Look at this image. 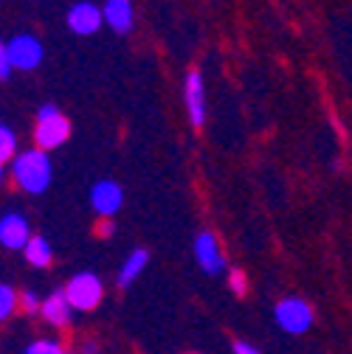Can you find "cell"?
<instances>
[{"instance_id": "5b68a950", "label": "cell", "mask_w": 352, "mask_h": 354, "mask_svg": "<svg viewBox=\"0 0 352 354\" xmlns=\"http://www.w3.org/2000/svg\"><path fill=\"white\" fill-rule=\"evenodd\" d=\"M6 51H9V59H12L15 71H34V68H39L42 57H46V48H42V42L34 34L12 37L6 42Z\"/></svg>"}, {"instance_id": "6da1fadb", "label": "cell", "mask_w": 352, "mask_h": 354, "mask_svg": "<svg viewBox=\"0 0 352 354\" xmlns=\"http://www.w3.org/2000/svg\"><path fill=\"white\" fill-rule=\"evenodd\" d=\"M9 174H12V180H15V186H17L20 192L37 197V194H42V192L51 186L54 166H51L49 152L31 147V149H23V152L15 155Z\"/></svg>"}, {"instance_id": "52a82bcc", "label": "cell", "mask_w": 352, "mask_h": 354, "mask_svg": "<svg viewBox=\"0 0 352 354\" xmlns=\"http://www.w3.org/2000/svg\"><path fill=\"white\" fill-rule=\"evenodd\" d=\"M195 259L200 264V270L206 276H220V273H226L229 270V264H226V256L223 250H220V242L211 231H200L197 239H195Z\"/></svg>"}, {"instance_id": "277c9868", "label": "cell", "mask_w": 352, "mask_h": 354, "mask_svg": "<svg viewBox=\"0 0 352 354\" xmlns=\"http://www.w3.org/2000/svg\"><path fill=\"white\" fill-rule=\"evenodd\" d=\"M62 290H65V295H68V301H71V306L76 309V313H94L105 298V284L91 270L76 273Z\"/></svg>"}, {"instance_id": "7402d4cb", "label": "cell", "mask_w": 352, "mask_h": 354, "mask_svg": "<svg viewBox=\"0 0 352 354\" xmlns=\"http://www.w3.org/2000/svg\"><path fill=\"white\" fill-rule=\"evenodd\" d=\"M231 351H234V354H262L256 346H251V343H245V340H234V343H231Z\"/></svg>"}, {"instance_id": "3957f363", "label": "cell", "mask_w": 352, "mask_h": 354, "mask_svg": "<svg viewBox=\"0 0 352 354\" xmlns=\"http://www.w3.org/2000/svg\"><path fill=\"white\" fill-rule=\"evenodd\" d=\"M274 321L282 332L288 335H304V332H310L316 315H313V306L307 304L304 298L299 295H288L282 301H276L274 306Z\"/></svg>"}, {"instance_id": "ba28073f", "label": "cell", "mask_w": 352, "mask_h": 354, "mask_svg": "<svg viewBox=\"0 0 352 354\" xmlns=\"http://www.w3.org/2000/svg\"><path fill=\"white\" fill-rule=\"evenodd\" d=\"M68 28L79 37H91L96 34L102 26H105V17H102V6L91 3V0H79L68 9V17H65Z\"/></svg>"}, {"instance_id": "4fadbf2b", "label": "cell", "mask_w": 352, "mask_h": 354, "mask_svg": "<svg viewBox=\"0 0 352 354\" xmlns=\"http://www.w3.org/2000/svg\"><path fill=\"white\" fill-rule=\"evenodd\" d=\"M147 261H150V250H147V248H136L133 253H130V256L124 259L121 268H118V273H116V284H118L121 290H124V287H130V284H133V281L144 273Z\"/></svg>"}, {"instance_id": "cb8c5ba5", "label": "cell", "mask_w": 352, "mask_h": 354, "mask_svg": "<svg viewBox=\"0 0 352 354\" xmlns=\"http://www.w3.org/2000/svg\"><path fill=\"white\" fill-rule=\"evenodd\" d=\"M3 180H6V169H3V163H0V186H3Z\"/></svg>"}, {"instance_id": "e0dca14e", "label": "cell", "mask_w": 352, "mask_h": 354, "mask_svg": "<svg viewBox=\"0 0 352 354\" xmlns=\"http://www.w3.org/2000/svg\"><path fill=\"white\" fill-rule=\"evenodd\" d=\"M23 354H68V351L57 337H37L23 348Z\"/></svg>"}, {"instance_id": "9a60e30c", "label": "cell", "mask_w": 352, "mask_h": 354, "mask_svg": "<svg viewBox=\"0 0 352 354\" xmlns=\"http://www.w3.org/2000/svg\"><path fill=\"white\" fill-rule=\"evenodd\" d=\"M17 309H20V292L6 281H0V324H6Z\"/></svg>"}, {"instance_id": "8fae6325", "label": "cell", "mask_w": 352, "mask_h": 354, "mask_svg": "<svg viewBox=\"0 0 352 354\" xmlns=\"http://www.w3.org/2000/svg\"><path fill=\"white\" fill-rule=\"evenodd\" d=\"M102 17L105 26L116 34H130L136 26V9L133 0H105L102 3Z\"/></svg>"}, {"instance_id": "2e32d148", "label": "cell", "mask_w": 352, "mask_h": 354, "mask_svg": "<svg viewBox=\"0 0 352 354\" xmlns=\"http://www.w3.org/2000/svg\"><path fill=\"white\" fill-rule=\"evenodd\" d=\"M17 152V132L9 124H0V163H12Z\"/></svg>"}, {"instance_id": "d6986e66", "label": "cell", "mask_w": 352, "mask_h": 354, "mask_svg": "<svg viewBox=\"0 0 352 354\" xmlns=\"http://www.w3.org/2000/svg\"><path fill=\"white\" fill-rule=\"evenodd\" d=\"M39 306H42V301L34 295V292H20V313H26V315H39Z\"/></svg>"}, {"instance_id": "8992f818", "label": "cell", "mask_w": 352, "mask_h": 354, "mask_svg": "<svg viewBox=\"0 0 352 354\" xmlns=\"http://www.w3.org/2000/svg\"><path fill=\"white\" fill-rule=\"evenodd\" d=\"M184 104H186V115L192 127H203L206 124V84H203V73L200 71H186L184 76Z\"/></svg>"}, {"instance_id": "ac0fdd59", "label": "cell", "mask_w": 352, "mask_h": 354, "mask_svg": "<svg viewBox=\"0 0 352 354\" xmlns=\"http://www.w3.org/2000/svg\"><path fill=\"white\" fill-rule=\"evenodd\" d=\"M229 290L237 298H243L248 292V276H245V270H240V268H231L229 270Z\"/></svg>"}, {"instance_id": "7c38bea8", "label": "cell", "mask_w": 352, "mask_h": 354, "mask_svg": "<svg viewBox=\"0 0 352 354\" xmlns=\"http://www.w3.org/2000/svg\"><path fill=\"white\" fill-rule=\"evenodd\" d=\"M39 318L46 321L49 326H54V329H65V326L71 324V318H73V306H71L65 290H57V292H51L49 298H42Z\"/></svg>"}, {"instance_id": "ffe728a7", "label": "cell", "mask_w": 352, "mask_h": 354, "mask_svg": "<svg viewBox=\"0 0 352 354\" xmlns=\"http://www.w3.org/2000/svg\"><path fill=\"white\" fill-rule=\"evenodd\" d=\"M12 73H15V68H12V59H9V51H6V42L0 39V82H6Z\"/></svg>"}, {"instance_id": "44dd1931", "label": "cell", "mask_w": 352, "mask_h": 354, "mask_svg": "<svg viewBox=\"0 0 352 354\" xmlns=\"http://www.w3.org/2000/svg\"><path fill=\"white\" fill-rule=\"evenodd\" d=\"M96 234L102 236V239H110L113 234H116V223L110 216H105V219H99V225H96Z\"/></svg>"}, {"instance_id": "30bf717a", "label": "cell", "mask_w": 352, "mask_h": 354, "mask_svg": "<svg viewBox=\"0 0 352 354\" xmlns=\"http://www.w3.org/2000/svg\"><path fill=\"white\" fill-rule=\"evenodd\" d=\"M124 205V189L110 180V177H105V180L94 183L91 189V208L99 214V216H116Z\"/></svg>"}, {"instance_id": "5bb4252c", "label": "cell", "mask_w": 352, "mask_h": 354, "mask_svg": "<svg viewBox=\"0 0 352 354\" xmlns=\"http://www.w3.org/2000/svg\"><path fill=\"white\" fill-rule=\"evenodd\" d=\"M23 256H26V261L31 264V268H37V270H42V268H49L51 264V259H54V248H51V242L46 239V236H31L28 239V245L23 248Z\"/></svg>"}, {"instance_id": "7a4b0ae2", "label": "cell", "mask_w": 352, "mask_h": 354, "mask_svg": "<svg viewBox=\"0 0 352 354\" xmlns=\"http://www.w3.org/2000/svg\"><path fill=\"white\" fill-rule=\"evenodd\" d=\"M71 138V121L62 115L57 104H42L37 110V127H34V147L42 152H54Z\"/></svg>"}, {"instance_id": "603a6c76", "label": "cell", "mask_w": 352, "mask_h": 354, "mask_svg": "<svg viewBox=\"0 0 352 354\" xmlns=\"http://www.w3.org/2000/svg\"><path fill=\"white\" fill-rule=\"evenodd\" d=\"M99 351V346H96V340H87L85 346H82V354H96Z\"/></svg>"}, {"instance_id": "9c48e42d", "label": "cell", "mask_w": 352, "mask_h": 354, "mask_svg": "<svg viewBox=\"0 0 352 354\" xmlns=\"http://www.w3.org/2000/svg\"><path fill=\"white\" fill-rule=\"evenodd\" d=\"M31 225H28V219L26 214L20 211H9L0 216V245H3L6 250H23L31 239Z\"/></svg>"}]
</instances>
